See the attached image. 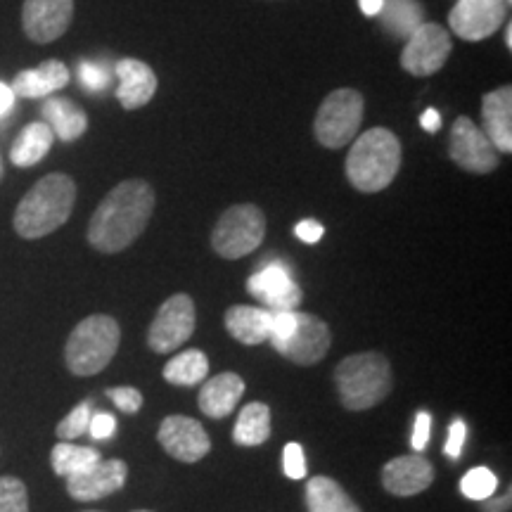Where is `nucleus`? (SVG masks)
Here are the masks:
<instances>
[{
	"label": "nucleus",
	"mask_w": 512,
	"mask_h": 512,
	"mask_svg": "<svg viewBox=\"0 0 512 512\" xmlns=\"http://www.w3.org/2000/svg\"><path fill=\"white\" fill-rule=\"evenodd\" d=\"M155 211L150 183L124 181L107 192L88 223V242L102 254H119L136 242Z\"/></svg>",
	"instance_id": "obj_1"
},
{
	"label": "nucleus",
	"mask_w": 512,
	"mask_h": 512,
	"mask_svg": "<svg viewBox=\"0 0 512 512\" xmlns=\"http://www.w3.org/2000/svg\"><path fill=\"white\" fill-rule=\"evenodd\" d=\"M76 204V183L67 174H48L31 188L17 204L15 226L24 240H38L55 233L69 221Z\"/></svg>",
	"instance_id": "obj_2"
},
{
	"label": "nucleus",
	"mask_w": 512,
	"mask_h": 512,
	"mask_svg": "<svg viewBox=\"0 0 512 512\" xmlns=\"http://www.w3.org/2000/svg\"><path fill=\"white\" fill-rule=\"evenodd\" d=\"M401 140L389 128H370L351 143L347 155V181L358 192H380L389 188L401 169Z\"/></svg>",
	"instance_id": "obj_3"
},
{
	"label": "nucleus",
	"mask_w": 512,
	"mask_h": 512,
	"mask_svg": "<svg viewBox=\"0 0 512 512\" xmlns=\"http://www.w3.org/2000/svg\"><path fill=\"white\" fill-rule=\"evenodd\" d=\"M339 399L349 411H368L392 392V366L377 351L347 356L335 370Z\"/></svg>",
	"instance_id": "obj_4"
},
{
	"label": "nucleus",
	"mask_w": 512,
	"mask_h": 512,
	"mask_svg": "<svg viewBox=\"0 0 512 512\" xmlns=\"http://www.w3.org/2000/svg\"><path fill=\"white\" fill-rule=\"evenodd\" d=\"M121 328L112 316H88L72 330L64 344V363L76 377L98 375L119 351Z\"/></svg>",
	"instance_id": "obj_5"
},
{
	"label": "nucleus",
	"mask_w": 512,
	"mask_h": 512,
	"mask_svg": "<svg viewBox=\"0 0 512 512\" xmlns=\"http://www.w3.org/2000/svg\"><path fill=\"white\" fill-rule=\"evenodd\" d=\"M363 114H366V100L361 93L354 88L332 91L320 102L316 121H313L316 140L328 150L351 145L363 124Z\"/></svg>",
	"instance_id": "obj_6"
},
{
	"label": "nucleus",
	"mask_w": 512,
	"mask_h": 512,
	"mask_svg": "<svg viewBox=\"0 0 512 512\" xmlns=\"http://www.w3.org/2000/svg\"><path fill=\"white\" fill-rule=\"evenodd\" d=\"M266 238V216L256 204H235L223 211L211 233V247L223 259H242Z\"/></svg>",
	"instance_id": "obj_7"
},
{
	"label": "nucleus",
	"mask_w": 512,
	"mask_h": 512,
	"mask_svg": "<svg viewBox=\"0 0 512 512\" xmlns=\"http://www.w3.org/2000/svg\"><path fill=\"white\" fill-rule=\"evenodd\" d=\"M197 311L195 302L188 294H174L159 306L155 320H152L150 332H147V344L157 354H169V351L181 349L195 332Z\"/></svg>",
	"instance_id": "obj_8"
},
{
	"label": "nucleus",
	"mask_w": 512,
	"mask_h": 512,
	"mask_svg": "<svg viewBox=\"0 0 512 512\" xmlns=\"http://www.w3.org/2000/svg\"><path fill=\"white\" fill-rule=\"evenodd\" d=\"M448 155L463 171L470 174H491L501 164V152L486 138V133L470 117H458L451 126Z\"/></svg>",
	"instance_id": "obj_9"
},
{
	"label": "nucleus",
	"mask_w": 512,
	"mask_h": 512,
	"mask_svg": "<svg viewBox=\"0 0 512 512\" xmlns=\"http://www.w3.org/2000/svg\"><path fill=\"white\" fill-rule=\"evenodd\" d=\"M451 36L441 24L422 22L418 29L408 36L406 48L401 53V67L413 76H432L444 67L451 55Z\"/></svg>",
	"instance_id": "obj_10"
},
{
	"label": "nucleus",
	"mask_w": 512,
	"mask_h": 512,
	"mask_svg": "<svg viewBox=\"0 0 512 512\" xmlns=\"http://www.w3.org/2000/svg\"><path fill=\"white\" fill-rule=\"evenodd\" d=\"M332 335L328 323L313 313L297 311V328L285 342H273V349L294 366H316L330 351Z\"/></svg>",
	"instance_id": "obj_11"
},
{
	"label": "nucleus",
	"mask_w": 512,
	"mask_h": 512,
	"mask_svg": "<svg viewBox=\"0 0 512 512\" xmlns=\"http://www.w3.org/2000/svg\"><path fill=\"white\" fill-rule=\"evenodd\" d=\"M508 5V0H458L448 24L463 41H484L508 22Z\"/></svg>",
	"instance_id": "obj_12"
},
{
	"label": "nucleus",
	"mask_w": 512,
	"mask_h": 512,
	"mask_svg": "<svg viewBox=\"0 0 512 512\" xmlns=\"http://www.w3.org/2000/svg\"><path fill=\"white\" fill-rule=\"evenodd\" d=\"M72 17L74 0H24L22 5V29L38 46L67 34Z\"/></svg>",
	"instance_id": "obj_13"
},
{
	"label": "nucleus",
	"mask_w": 512,
	"mask_h": 512,
	"mask_svg": "<svg viewBox=\"0 0 512 512\" xmlns=\"http://www.w3.org/2000/svg\"><path fill=\"white\" fill-rule=\"evenodd\" d=\"M247 292L273 313L297 311L302 304V287L294 283L292 273L280 264H268L256 271L247 280Z\"/></svg>",
	"instance_id": "obj_14"
},
{
	"label": "nucleus",
	"mask_w": 512,
	"mask_h": 512,
	"mask_svg": "<svg viewBox=\"0 0 512 512\" xmlns=\"http://www.w3.org/2000/svg\"><path fill=\"white\" fill-rule=\"evenodd\" d=\"M159 444L171 458L181 463H197L211 451V439L204 427L188 415H169L164 418L157 434Z\"/></svg>",
	"instance_id": "obj_15"
},
{
	"label": "nucleus",
	"mask_w": 512,
	"mask_h": 512,
	"mask_svg": "<svg viewBox=\"0 0 512 512\" xmlns=\"http://www.w3.org/2000/svg\"><path fill=\"white\" fill-rule=\"evenodd\" d=\"M126 479L128 467L124 460H98V463L79 472V475L67 477V491L74 501H100V498L112 496L119 489H124Z\"/></svg>",
	"instance_id": "obj_16"
},
{
	"label": "nucleus",
	"mask_w": 512,
	"mask_h": 512,
	"mask_svg": "<svg viewBox=\"0 0 512 512\" xmlns=\"http://www.w3.org/2000/svg\"><path fill=\"white\" fill-rule=\"evenodd\" d=\"M434 482V467L420 453L389 460L382 467V486L392 496H418Z\"/></svg>",
	"instance_id": "obj_17"
},
{
	"label": "nucleus",
	"mask_w": 512,
	"mask_h": 512,
	"mask_svg": "<svg viewBox=\"0 0 512 512\" xmlns=\"http://www.w3.org/2000/svg\"><path fill=\"white\" fill-rule=\"evenodd\" d=\"M117 76V100L124 110H140V107H145L147 102L155 98L159 81L157 74L145 62L124 57V60L117 62Z\"/></svg>",
	"instance_id": "obj_18"
},
{
	"label": "nucleus",
	"mask_w": 512,
	"mask_h": 512,
	"mask_svg": "<svg viewBox=\"0 0 512 512\" xmlns=\"http://www.w3.org/2000/svg\"><path fill=\"white\" fill-rule=\"evenodd\" d=\"M482 121L486 138L503 155L512 152V88L501 86L486 93L482 100Z\"/></svg>",
	"instance_id": "obj_19"
},
{
	"label": "nucleus",
	"mask_w": 512,
	"mask_h": 512,
	"mask_svg": "<svg viewBox=\"0 0 512 512\" xmlns=\"http://www.w3.org/2000/svg\"><path fill=\"white\" fill-rule=\"evenodd\" d=\"M242 394H245L242 377L235 373H221L211 377V380H204L197 403H200V411L207 418L223 420L238 408Z\"/></svg>",
	"instance_id": "obj_20"
},
{
	"label": "nucleus",
	"mask_w": 512,
	"mask_h": 512,
	"mask_svg": "<svg viewBox=\"0 0 512 512\" xmlns=\"http://www.w3.org/2000/svg\"><path fill=\"white\" fill-rule=\"evenodd\" d=\"M69 83V69L60 60H46L36 69H24L15 76L10 91L19 98H50Z\"/></svg>",
	"instance_id": "obj_21"
},
{
	"label": "nucleus",
	"mask_w": 512,
	"mask_h": 512,
	"mask_svg": "<svg viewBox=\"0 0 512 512\" xmlns=\"http://www.w3.org/2000/svg\"><path fill=\"white\" fill-rule=\"evenodd\" d=\"M273 311L264 306H233L226 311V330L230 337L247 347H256L271 339Z\"/></svg>",
	"instance_id": "obj_22"
},
{
	"label": "nucleus",
	"mask_w": 512,
	"mask_h": 512,
	"mask_svg": "<svg viewBox=\"0 0 512 512\" xmlns=\"http://www.w3.org/2000/svg\"><path fill=\"white\" fill-rule=\"evenodd\" d=\"M43 121L62 143H74L88 128V117L79 105L67 98H48L43 105Z\"/></svg>",
	"instance_id": "obj_23"
},
{
	"label": "nucleus",
	"mask_w": 512,
	"mask_h": 512,
	"mask_svg": "<svg viewBox=\"0 0 512 512\" xmlns=\"http://www.w3.org/2000/svg\"><path fill=\"white\" fill-rule=\"evenodd\" d=\"M53 140L55 136L46 121H34V124L24 126L22 133H19L15 143L10 147V162L15 164L17 169L36 166L41 159L48 157Z\"/></svg>",
	"instance_id": "obj_24"
},
{
	"label": "nucleus",
	"mask_w": 512,
	"mask_h": 512,
	"mask_svg": "<svg viewBox=\"0 0 512 512\" xmlns=\"http://www.w3.org/2000/svg\"><path fill=\"white\" fill-rule=\"evenodd\" d=\"M309 512H361L347 491L330 477H313L306 482Z\"/></svg>",
	"instance_id": "obj_25"
},
{
	"label": "nucleus",
	"mask_w": 512,
	"mask_h": 512,
	"mask_svg": "<svg viewBox=\"0 0 512 512\" xmlns=\"http://www.w3.org/2000/svg\"><path fill=\"white\" fill-rule=\"evenodd\" d=\"M271 437V408L266 403H247L238 415L233 441L238 446H261Z\"/></svg>",
	"instance_id": "obj_26"
},
{
	"label": "nucleus",
	"mask_w": 512,
	"mask_h": 512,
	"mask_svg": "<svg viewBox=\"0 0 512 512\" xmlns=\"http://www.w3.org/2000/svg\"><path fill=\"white\" fill-rule=\"evenodd\" d=\"M209 358L200 349H188L171 358L164 366V380L176 387H195L207 380Z\"/></svg>",
	"instance_id": "obj_27"
},
{
	"label": "nucleus",
	"mask_w": 512,
	"mask_h": 512,
	"mask_svg": "<svg viewBox=\"0 0 512 512\" xmlns=\"http://www.w3.org/2000/svg\"><path fill=\"white\" fill-rule=\"evenodd\" d=\"M384 29L396 38H408L422 24V8L418 0H384L380 10Z\"/></svg>",
	"instance_id": "obj_28"
},
{
	"label": "nucleus",
	"mask_w": 512,
	"mask_h": 512,
	"mask_svg": "<svg viewBox=\"0 0 512 512\" xmlns=\"http://www.w3.org/2000/svg\"><path fill=\"white\" fill-rule=\"evenodd\" d=\"M100 451H95L91 446H76L72 441H60L50 453V463H53L55 475L60 477H72L79 472L88 470V467L98 463Z\"/></svg>",
	"instance_id": "obj_29"
},
{
	"label": "nucleus",
	"mask_w": 512,
	"mask_h": 512,
	"mask_svg": "<svg viewBox=\"0 0 512 512\" xmlns=\"http://www.w3.org/2000/svg\"><path fill=\"white\" fill-rule=\"evenodd\" d=\"M498 489V477L489 467H475L467 475L460 479V494L470 501H486L489 496H494Z\"/></svg>",
	"instance_id": "obj_30"
},
{
	"label": "nucleus",
	"mask_w": 512,
	"mask_h": 512,
	"mask_svg": "<svg viewBox=\"0 0 512 512\" xmlns=\"http://www.w3.org/2000/svg\"><path fill=\"white\" fill-rule=\"evenodd\" d=\"M93 418V403L91 401H83L79 406L74 408L72 413L64 418L60 425H57V437L60 441H74L83 437L88 432V425H91Z\"/></svg>",
	"instance_id": "obj_31"
},
{
	"label": "nucleus",
	"mask_w": 512,
	"mask_h": 512,
	"mask_svg": "<svg viewBox=\"0 0 512 512\" xmlns=\"http://www.w3.org/2000/svg\"><path fill=\"white\" fill-rule=\"evenodd\" d=\"M0 512H29V494L22 479L0 477Z\"/></svg>",
	"instance_id": "obj_32"
},
{
	"label": "nucleus",
	"mask_w": 512,
	"mask_h": 512,
	"mask_svg": "<svg viewBox=\"0 0 512 512\" xmlns=\"http://www.w3.org/2000/svg\"><path fill=\"white\" fill-rule=\"evenodd\" d=\"M107 399H112L114 406L119 408L121 413H138L143 408V394L138 392L136 387H112L107 389Z\"/></svg>",
	"instance_id": "obj_33"
},
{
	"label": "nucleus",
	"mask_w": 512,
	"mask_h": 512,
	"mask_svg": "<svg viewBox=\"0 0 512 512\" xmlns=\"http://www.w3.org/2000/svg\"><path fill=\"white\" fill-rule=\"evenodd\" d=\"M79 79L91 93H100L102 88L110 86V74H107V69L102 67V64H95V62L79 64Z\"/></svg>",
	"instance_id": "obj_34"
},
{
	"label": "nucleus",
	"mask_w": 512,
	"mask_h": 512,
	"mask_svg": "<svg viewBox=\"0 0 512 512\" xmlns=\"http://www.w3.org/2000/svg\"><path fill=\"white\" fill-rule=\"evenodd\" d=\"M283 467H285V475L290 479H304L306 477L304 448L299 444H294V441H290L283 451Z\"/></svg>",
	"instance_id": "obj_35"
},
{
	"label": "nucleus",
	"mask_w": 512,
	"mask_h": 512,
	"mask_svg": "<svg viewBox=\"0 0 512 512\" xmlns=\"http://www.w3.org/2000/svg\"><path fill=\"white\" fill-rule=\"evenodd\" d=\"M465 439H467V425L465 420H453L451 427H448V439H446V456H451L453 460L460 458V453H463V446H465Z\"/></svg>",
	"instance_id": "obj_36"
},
{
	"label": "nucleus",
	"mask_w": 512,
	"mask_h": 512,
	"mask_svg": "<svg viewBox=\"0 0 512 512\" xmlns=\"http://www.w3.org/2000/svg\"><path fill=\"white\" fill-rule=\"evenodd\" d=\"M114 432H117V418L110 413H93L91 425H88V434L93 439H112Z\"/></svg>",
	"instance_id": "obj_37"
},
{
	"label": "nucleus",
	"mask_w": 512,
	"mask_h": 512,
	"mask_svg": "<svg viewBox=\"0 0 512 512\" xmlns=\"http://www.w3.org/2000/svg\"><path fill=\"white\" fill-rule=\"evenodd\" d=\"M430 432H432V415L420 411L418 418H415V427H413V439L411 444L415 448V453H422L430 444Z\"/></svg>",
	"instance_id": "obj_38"
},
{
	"label": "nucleus",
	"mask_w": 512,
	"mask_h": 512,
	"mask_svg": "<svg viewBox=\"0 0 512 512\" xmlns=\"http://www.w3.org/2000/svg\"><path fill=\"white\" fill-rule=\"evenodd\" d=\"M294 235H297V238L302 242H306V245H316V242L325 235V228H323V223L306 219V221L297 223V228H294Z\"/></svg>",
	"instance_id": "obj_39"
},
{
	"label": "nucleus",
	"mask_w": 512,
	"mask_h": 512,
	"mask_svg": "<svg viewBox=\"0 0 512 512\" xmlns=\"http://www.w3.org/2000/svg\"><path fill=\"white\" fill-rule=\"evenodd\" d=\"M510 503H512V496L510 491L503 496H489L486 501H482V510L484 512H510Z\"/></svg>",
	"instance_id": "obj_40"
},
{
	"label": "nucleus",
	"mask_w": 512,
	"mask_h": 512,
	"mask_svg": "<svg viewBox=\"0 0 512 512\" xmlns=\"http://www.w3.org/2000/svg\"><path fill=\"white\" fill-rule=\"evenodd\" d=\"M420 124L427 133H437L441 128V114L437 110H425L420 117Z\"/></svg>",
	"instance_id": "obj_41"
},
{
	"label": "nucleus",
	"mask_w": 512,
	"mask_h": 512,
	"mask_svg": "<svg viewBox=\"0 0 512 512\" xmlns=\"http://www.w3.org/2000/svg\"><path fill=\"white\" fill-rule=\"evenodd\" d=\"M12 102H15V95H12L10 86L0 83V117H3L8 110H12Z\"/></svg>",
	"instance_id": "obj_42"
},
{
	"label": "nucleus",
	"mask_w": 512,
	"mask_h": 512,
	"mask_svg": "<svg viewBox=\"0 0 512 512\" xmlns=\"http://www.w3.org/2000/svg\"><path fill=\"white\" fill-rule=\"evenodd\" d=\"M358 5H361L363 15H366V17H377V15H380L384 0H358Z\"/></svg>",
	"instance_id": "obj_43"
},
{
	"label": "nucleus",
	"mask_w": 512,
	"mask_h": 512,
	"mask_svg": "<svg viewBox=\"0 0 512 512\" xmlns=\"http://www.w3.org/2000/svg\"><path fill=\"white\" fill-rule=\"evenodd\" d=\"M505 48H512V24H510V19L508 22H505Z\"/></svg>",
	"instance_id": "obj_44"
},
{
	"label": "nucleus",
	"mask_w": 512,
	"mask_h": 512,
	"mask_svg": "<svg viewBox=\"0 0 512 512\" xmlns=\"http://www.w3.org/2000/svg\"><path fill=\"white\" fill-rule=\"evenodd\" d=\"M3 174H5V166H3V157H0V181H3Z\"/></svg>",
	"instance_id": "obj_45"
},
{
	"label": "nucleus",
	"mask_w": 512,
	"mask_h": 512,
	"mask_svg": "<svg viewBox=\"0 0 512 512\" xmlns=\"http://www.w3.org/2000/svg\"><path fill=\"white\" fill-rule=\"evenodd\" d=\"M136 512H150V510H136Z\"/></svg>",
	"instance_id": "obj_46"
},
{
	"label": "nucleus",
	"mask_w": 512,
	"mask_h": 512,
	"mask_svg": "<svg viewBox=\"0 0 512 512\" xmlns=\"http://www.w3.org/2000/svg\"><path fill=\"white\" fill-rule=\"evenodd\" d=\"M93 512H98V510H93Z\"/></svg>",
	"instance_id": "obj_47"
}]
</instances>
